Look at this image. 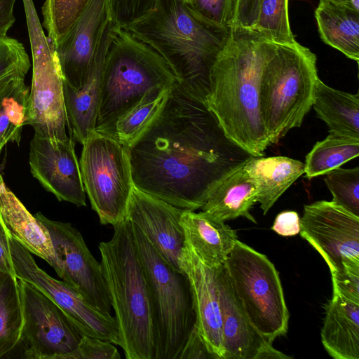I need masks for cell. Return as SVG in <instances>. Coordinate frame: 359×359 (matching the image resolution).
Masks as SVG:
<instances>
[{"label": "cell", "mask_w": 359, "mask_h": 359, "mask_svg": "<svg viewBox=\"0 0 359 359\" xmlns=\"http://www.w3.org/2000/svg\"><path fill=\"white\" fill-rule=\"evenodd\" d=\"M156 0H109L111 22L124 28L139 20L154 6Z\"/></svg>", "instance_id": "obj_36"}, {"label": "cell", "mask_w": 359, "mask_h": 359, "mask_svg": "<svg viewBox=\"0 0 359 359\" xmlns=\"http://www.w3.org/2000/svg\"><path fill=\"white\" fill-rule=\"evenodd\" d=\"M151 296L154 327V359H179L196 323L187 275L172 268L131 223Z\"/></svg>", "instance_id": "obj_7"}, {"label": "cell", "mask_w": 359, "mask_h": 359, "mask_svg": "<svg viewBox=\"0 0 359 359\" xmlns=\"http://www.w3.org/2000/svg\"><path fill=\"white\" fill-rule=\"evenodd\" d=\"M332 202L359 217V167L337 168L325 174Z\"/></svg>", "instance_id": "obj_35"}, {"label": "cell", "mask_w": 359, "mask_h": 359, "mask_svg": "<svg viewBox=\"0 0 359 359\" xmlns=\"http://www.w3.org/2000/svg\"><path fill=\"white\" fill-rule=\"evenodd\" d=\"M116 26L111 21L104 30L85 83L76 88L63 80V97L69 136L83 144L95 130L105 57Z\"/></svg>", "instance_id": "obj_20"}, {"label": "cell", "mask_w": 359, "mask_h": 359, "mask_svg": "<svg viewBox=\"0 0 359 359\" xmlns=\"http://www.w3.org/2000/svg\"><path fill=\"white\" fill-rule=\"evenodd\" d=\"M331 276L333 293L359 303V272L344 271Z\"/></svg>", "instance_id": "obj_40"}, {"label": "cell", "mask_w": 359, "mask_h": 359, "mask_svg": "<svg viewBox=\"0 0 359 359\" xmlns=\"http://www.w3.org/2000/svg\"><path fill=\"white\" fill-rule=\"evenodd\" d=\"M176 81L158 53L117 27L103 66L95 130L115 138V126L122 116L152 88Z\"/></svg>", "instance_id": "obj_5"}, {"label": "cell", "mask_w": 359, "mask_h": 359, "mask_svg": "<svg viewBox=\"0 0 359 359\" xmlns=\"http://www.w3.org/2000/svg\"><path fill=\"white\" fill-rule=\"evenodd\" d=\"M185 243L208 266L222 265L238 240L236 232L225 222L202 211L184 210L180 217Z\"/></svg>", "instance_id": "obj_21"}, {"label": "cell", "mask_w": 359, "mask_h": 359, "mask_svg": "<svg viewBox=\"0 0 359 359\" xmlns=\"http://www.w3.org/2000/svg\"><path fill=\"white\" fill-rule=\"evenodd\" d=\"M312 107L329 133L359 138V93L352 94L316 81Z\"/></svg>", "instance_id": "obj_27"}, {"label": "cell", "mask_w": 359, "mask_h": 359, "mask_svg": "<svg viewBox=\"0 0 359 359\" xmlns=\"http://www.w3.org/2000/svg\"><path fill=\"white\" fill-rule=\"evenodd\" d=\"M111 21L109 0H90L54 50L63 80L79 88L86 82L99 43Z\"/></svg>", "instance_id": "obj_17"}, {"label": "cell", "mask_w": 359, "mask_h": 359, "mask_svg": "<svg viewBox=\"0 0 359 359\" xmlns=\"http://www.w3.org/2000/svg\"><path fill=\"white\" fill-rule=\"evenodd\" d=\"M133 185L195 211L226 177L252 156L224 133L206 102L176 81L156 114L128 147Z\"/></svg>", "instance_id": "obj_1"}, {"label": "cell", "mask_w": 359, "mask_h": 359, "mask_svg": "<svg viewBox=\"0 0 359 359\" xmlns=\"http://www.w3.org/2000/svg\"><path fill=\"white\" fill-rule=\"evenodd\" d=\"M72 137L55 140L34 135L30 142V170L40 184L60 201L86 206L79 161Z\"/></svg>", "instance_id": "obj_15"}, {"label": "cell", "mask_w": 359, "mask_h": 359, "mask_svg": "<svg viewBox=\"0 0 359 359\" xmlns=\"http://www.w3.org/2000/svg\"><path fill=\"white\" fill-rule=\"evenodd\" d=\"M186 4L201 18L213 23L226 26L227 0H189Z\"/></svg>", "instance_id": "obj_39"}, {"label": "cell", "mask_w": 359, "mask_h": 359, "mask_svg": "<svg viewBox=\"0 0 359 359\" xmlns=\"http://www.w3.org/2000/svg\"><path fill=\"white\" fill-rule=\"evenodd\" d=\"M223 266L233 292L257 330L272 341L285 335L290 313L278 272L269 258L237 240Z\"/></svg>", "instance_id": "obj_8"}, {"label": "cell", "mask_w": 359, "mask_h": 359, "mask_svg": "<svg viewBox=\"0 0 359 359\" xmlns=\"http://www.w3.org/2000/svg\"><path fill=\"white\" fill-rule=\"evenodd\" d=\"M170 86L152 88L122 116L115 126V138L128 147L156 114Z\"/></svg>", "instance_id": "obj_30"}, {"label": "cell", "mask_w": 359, "mask_h": 359, "mask_svg": "<svg viewBox=\"0 0 359 359\" xmlns=\"http://www.w3.org/2000/svg\"><path fill=\"white\" fill-rule=\"evenodd\" d=\"M23 311L20 342L29 359H67L82 336L65 312L32 284L18 280Z\"/></svg>", "instance_id": "obj_12"}, {"label": "cell", "mask_w": 359, "mask_h": 359, "mask_svg": "<svg viewBox=\"0 0 359 359\" xmlns=\"http://www.w3.org/2000/svg\"><path fill=\"white\" fill-rule=\"evenodd\" d=\"M79 165L85 191L100 224L114 226L125 219L134 187L128 148L94 130L83 144Z\"/></svg>", "instance_id": "obj_9"}, {"label": "cell", "mask_w": 359, "mask_h": 359, "mask_svg": "<svg viewBox=\"0 0 359 359\" xmlns=\"http://www.w3.org/2000/svg\"><path fill=\"white\" fill-rule=\"evenodd\" d=\"M184 210L133 187L125 217L140 229L158 253L179 271H182L180 259L185 243L180 223Z\"/></svg>", "instance_id": "obj_16"}, {"label": "cell", "mask_w": 359, "mask_h": 359, "mask_svg": "<svg viewBox=\"0 0 359 359\" xmlns=\"http://www.w3.org/2000/svg\"><path fill=\"white\" fill-rule=\"evenodd\" d=\"M111 238L99 243L101 266L126 359H154L151 296L131 223L114 226Z\"/></svg>", "instance_id": "obj_4"}, {"label": "cell", "mask_w": 359, "mask_h": 359, "mask_svg": "<svg viewBox=\"0 0 359 359\" xmlns=\"http://www.w3.org/2000/svg\"><path fill=\"white\" fill-rule=\"evenodd\" d=\"M315 17L321 39L358 63L359 11L320 0Z\"/></svg>", "instance_id": "obj_26"}, {"label": "cell", "mask_w": 359, "mask_h": 359, "mask_svg": "<svg viewBox=\"0 0 359 359\" xmlns=\"http://www.w3.org/2000/svg\"><path fill=\"white\" fill-rule=\"evenodd\" d=\"M271 229L282 236H293L300 231V218L293 210L280 212L276 217Z\"/></svg>", "instance_id": "obj_41"}, {"label": "cell", "mask_w": 359, "mask_h": 359, "mask_svg": "<svg viewBox=\"0 0 359 359\" xmlns=\"http://www.w3.org/2000/svg\"><path fill=\"white\" fill-rule=\"evenodd\" d=\"M300 235L322 256L331 274L359 272V217L332 201L305 205Z\"/></svg>", "instance_id": "obj_13"}, {"label": "cell", "mask_w": 359, "mask_h": 359, "mask_svg": "<svg viewBox=\"0 0 359 359\" xmlns=\"http://www.w3.org/2000/svg\"><path fill=\"white\" fill-rule=\"evenodd\" d=\"M266 215L281 195L304 173V163L286 156H252L243 165Z\"/></svg>", "instance_id": "obj_24"}, {"label": "cell", "mask_w": 359, "mask_h": 359, "mask_svg": "<svg viewBox=\"0 0 359 359\" xmlns=\"http://www.w3.org/2000/svg\"><path fill=\"white\" fill-rule=\"evenodd\" d=\"M346 6L359 11V0H347Z\"/></svg>", "instance_id": "obj_45"}, {"label": "cell", "mask_w": 359, "mask_h": 359, "mask_svg": "<svg viewBox=\"0 0 359 359\" xmlns=\"http://www.w3.org/2000/svg\"><path fill=\"white\" fill-rule=\"evenodd\" d=\"M275 43L252 29L230 27L210 74L207 104L225 135L252 156L270 145L260 109L262 74Z\"/></svg>", "instance_id": "obj_2"}, {"label": "cell", "mask_w": 359, "mask_h": 359, "mask_svg": "<svg viewBox=\"0 0 359 359\" xmlns=\"http://www.w3.org/2000/svg\"><path fill=\"white\" fill-rule=\"evenodd\" d=\"M29 68V58L22 43L7 36L0 39V98L25 81Z\"/></svg>", "instance_id": "obj_34"}, {"label": "cell", "mask_w": 359, "mask_h": 359, "mask_svg": "<svg viewBox=\"0 0 359 359\" xmlns=\"http://www.w3.org/2000/svg\"><path fill=\"white\" fill-rule=\"evenodd\" d=\"M321 341L334 359H359V303L333 293L327 307Z\"/></svg>", "instance_id": "obj_23"}, {"label": "cell", "mask_w": 359, "mask_h": 359, "mask_svg": "<svg viewBox=\"0 0 359 359\" xmlns=\"http://www.w3.org/2000/svg\"><path fill=\"white\" fill-rule=\"evenodd\" d=\"M359 155V138L330 133L307 154L304 173L311 179L340 167Z\"/></svg>", "instance_id": "obj_29"}, {"label": "cell", "mask_w": 359, "mask_h": 359, "mask_svg": "<svg viewBox=\"0 0 359 359\" xmlns=\"http://www.w3.org/2000/svg\"><path fill=\"white\" fill-rule=\"evenodd\" d=\"M90 0H46L42 26L53 46L58 43L80 18Z\"/></svg>", "instance_id": "obj_32"}, {"label": "cell", "mask_w": 359, "mask_h": 359, "mask_svg": "<svg viewBox=\"0 0 359 359\" xmlns=\"http://www.w3.org/2000/svg\"><path fill=\"white\" fill-rule=\"evenodd\" d=\"M255 203V186L243 166L220 182L201 209L205 215L224 222L244 217L256 223L250 213Z\"/></svg>", "instance_id": "obj_25"}, {"label": "cell", "mask_w": 359, "mask_h": 359, "mask_svg": "<svg viewBox=\"0 0 359 359\" xmlns=\"http://www.w3.org/2000/svg\"><path fill=\"white\" fill-rule=\"evenodd\" d=\"M114 344L100 339L83 336L77 348L67 359H120Z\"/></svg>", "instance_id": "obj_38"}, {"label": "cell", "mask_w": 359, "mask_h": 359, "mask_svg": "<svg viewBox=\"0 0 359 359\" xmlns=\"http://www.w3.org/2000/svg\"><path fill=\"white\" fill-rule=\"evenodd\" d=\"M29 90L23 81L0 98V152L8 142H20L27 122Z\"/></svg>", "instance_id": "obj_31"}, {"label": "cell", "mask_w": 359, "mask_h": 359, "mask_svg": "<svg viewBox=\"0 0 359 359\" xmlns=\"http://www.w3.org/2000/svg\"><path fill=\"white\" fill-rule=\"evenodd\" d=\"M318 76L316 56L297 41L275 43L263 68L260 109L270 145L301 126L310 111Z\"/></svg>", "instance_id": "obj_6"}, {"label": "cell", "mask_w": 359, "mask_h": 359, "mask_svg": "<svg viewBox=\"0 0 359 359\" xmlns=\"http://www.w3.org/2000/svg\"><path fill=\"white\" fill-rule=\"evenodd\" d=\"M0 215L11 236L56 269L55 254L47 229L4 182L0 184Z\"/></svg>", "instance_id": "obj_22"}, {"label": "cell", "mask_w": 359, "mask_h": 359, "mask_svg": "<svg viewBox=\"0 0 359 359\" xmlns=\"http://www.w3.org/2000/svg\"><path fill=\"white\" fill-rule=\"evenodd\" d=\"M11 253L15 276L28 282L50 298L66 314L79 333L120 346L115 317L89 304L72 287L46 273L32 253L10 236Z\"/></svg>", "instance_id": "obj_11"}, {"label": "cell", "mask_w": 359, "mask_h": 359, "mask_svg": "<svg viewBox=\"0 0 359 359\" xmlns=\"http://www.w3.org/2000/svg\"><path fill=\"white\" fill-rule=\"evenodd\" d=\"M337 4L346 5L347 0H324Z\"/></svg>", "instance_id": "obj_46"}, {"label": "cell", "mask_w": 359, "mask_h": 359, "mask_svg": "<svg viewBox=\"0 0 359 359\" xmlns=\"http://www.w3.org/2000/svg\"><path fill=\"white\" fill-rule=\"evenodd\" d=\"M4 182V180H3L2 177H1V175L0 174V184H1Z\"/></svg>", "instance_id": "obj_47"}, {"label": "cell", "mask_w": 359, "mask_h": 359, "mask_svg": "<svg viewBox=\"0 0 359 359\" xmlns=\"http://www.w3.org/2000/svg\"><path fill=\"white\" fill-rule=\"evenodd\" d=\"M222 316L223 359L291 358L273 348L250 321L233 292L223 264L215 269Z\"/></svg>", "instance_id": "obj_18"}, {"label": "cell", "mask_w": 359, "mask_h": 359, "mask_svg": "<svg viewBox=\"0 0 359 359\" xmlns=\"http://www.w3.org/2000/svg\"><path fill=\"white\" fill-rule=\"evenodd\" d=\"M122 29L158 53L177 83L207 103L210 71L230 27L201 18L183 0H156L149 13Z\"/></svg>", "instance_id": "obj_3"}, {"label": "cell", "mask_w": 359, "mask_h": 359, "mask_svg": "<svg viewBox=\"0 0 359 359\" xmlns=\"http://www.w3.org/2000/svg\"><path fill=\"white\" fill-rule=\"evenodd\" d=\"M184 2H188L189 0H183Z\"/></svg>", "instance_id": "obj_48"}, {"label": "cell", "mask_w": 359, "mask_h": 359, "mask_svg": "<svg viewBox=\"0 0 359 359\" xmlns=\"http://www.w3.org/2000/svg\"><path fill=\"white\" fill-rule=\"evenodd\" d=\"M180 264L190 283L198 332L213 358L223 359L222 316L215 269L205 265L186 243Z\"/></svg>", "instance_id": "obj_19"}, {"label": "cell", "mask_w": 359, "mask_h": 359, "mask_svg": "<svg viewBox=\"0 0 359 359\" xmlns=\"http://www.w3.org/2000/svg\"><path fill=\"white\" fill-rule=\"evenodd\" d=\"M253 30L277 44L297 42L290 25L288 0H260Z\"/></svg>", "instance_id": "obj_33"}, {"label": "cell", "mask_w": 359, "mask_h": 359, "mask_svg": "<svg viewBox=\"0 0 359 359\" xmlns=\"http://www.w3.org/2000/svg\"><path fill=\"white\" fill-rule=\"evenodd\" d=\"M16 0H0V39L6 36L15 18L13 8Z\"/></svg>", "instance_id": "obj_44"}, {"label": "cell", "mask_w": 359, "mask_h": 359, "mask_svg": "<svg viewBox=\"0 0 359 359\" xmlns=\"http://www.w3.org/2000/svg\"><path fill=\"white\" fill-rule=\"evenodd\" d=\"M23 311L18 279L0 271V358L20 342Z\"/></svg>", "instance_id": "obj_28"}, {"label": "cell", "mask_w": 359, "mask_h": 359, "mask_svg": "<svg viewBox=\"0 0 359 359\" xmlns=\"http://www.w3.org/2000/svg\"><path fill=\"white\" fill-rule=\"evenodd\" d=\"M260 0H227L225 25L252 29L257 20Z\"/></svg>", "instance_id": "obj_37"}, {"label": "cell", "mask_w": 359, "mask_h": 359, "mask_svg": "<svg viewBox=\"0 0 359 359\" xmlns=\"http://www.w3.org/2000/svg\"><path fill=\"white\" fill-rule=\"evenodd\" d=\"M9 237V232L0 215V271L15 276Z\"/></svg>", "instance_id": "obj_43"}, {"label": "cell", "mask_w": 359, "mask_h": 359, "mask_svg": "<svg viewBox=\"0 0 359 359\" xmlns=\"http://www.w3.org/2000/svg\"><path fill=\"white\" fill-rule=\"evenodd\" d=\"M36 218L47 229L53 245L59 277L96 309L111 313V300L100 262L93 256L81 233L70 223Z\"/></svg>", "instance_id": "obj_14"}, {"label": "cell", "mask_w": 359, "mask_h": 359, "mask_svg": "<svg viewBox=\"0 0 359 359\" xmlns=\"http://www.w3.org/2000/svg\"><path fill=\"white\" fill-rule=\"evenodd\" d=\"M33 62L26 125L34 134L65 140L67 120L63 77L52 43L45 35L32 0H23Z\"/></svg>", "instance_id": "obj_10"}, {"label": "cell", "mask_w": 359, "mask_h": 359, "mask_svg": "<svg viewBox=\"0 0 359 359\" xmlns=\"http://www.w3.org/2000/svg\"><path fill=\"white\" fill-rule=\"evenodd\" d=\"M213 358L201 337L196 326L191 332L179 359Z\"/></svg>", "instance_id": "obj_42"}]
</instances>
